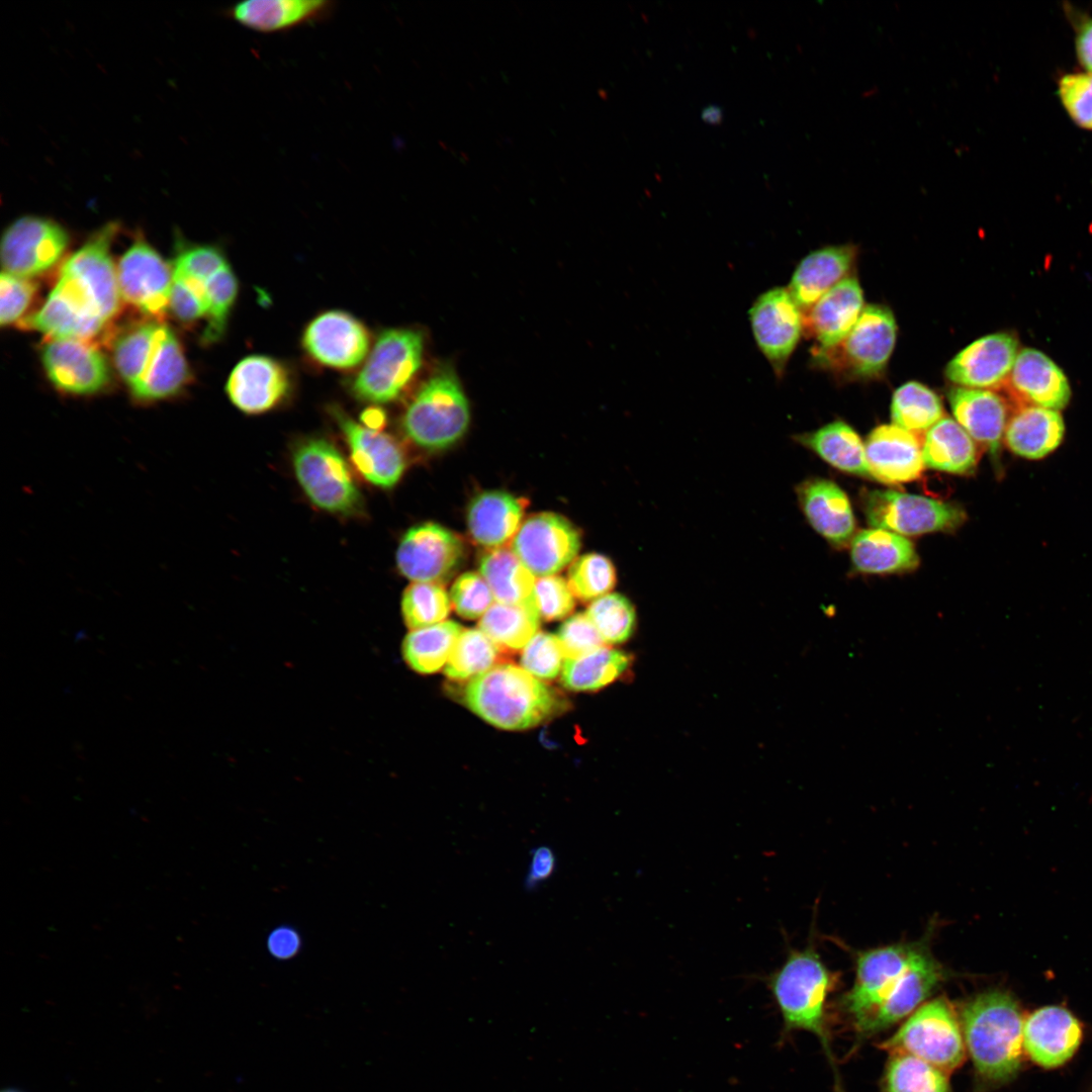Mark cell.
Here are the masks:
<instances>
[{
	"mask_svg": "<svg viewBox=\"0 0 1092 1092\" xmlns=\"http://www.w3.org/2000/svg\"><path fill=\"white\" fill-rule=\"evenodd\" d=\"M68 244V232L54 219L35 215L18 217L2 236L4 272L31 279L55 266Z\"/></svg>",
	"mask_w": 1092,
	"mask_h": 1092,
	"instance_id": "5bb4252c",
	"label": "cell"
},
{
	"mask_svg": "<svg viewBox=\"0 0 1092 1092\" xmlns=\"http://www.w3.org/2000/svg\"><path fill=\"white\" fill-rule=\"evenodd\" d=\"M462 631L454 621L411 630L401 645L405 663L422 674L440 670L447 663Z\"/></svg>",
	"mask_w": 1092,
	"mask_h": 1092,
	"instance_id": "f35d334b",
	"label": "cell"
},
{
	"mask_svg": "<svg viewBox=\"0 0 1092 1092\" xmlns=\"http://www.w3.org/2000/svg\"><path fill=\"white\" fill-rule=\"evenodd\" d=\"M585 614L607 644L625 642L631 637L636 626V612L632 603L617 593H610L592 602Z\"/></svg>",
	"mask_w": 1092,
	"mask_h": 1092,
	"instance_id": "bcb514c9",
	"label": "cell"
},
{
	"mask_svg": "<svg viewBox=\"0 0 1092 1092\" xmlns=\"http://www.w3.org/2000/svg\"><path fill=\"white\" fill-rule=\"evenodd\" d=\"M450 596L441 583L412 582L401 598V614L406 627L416 630L441 623L451 610Z\"/></svg>",
	"mask_w": 1092,
	"mask_h": 1092,
	"instance_id": "ee69618b",
	"label": "cell"
},
{
	"mask_svg": "<svg viewBox=\"0 0 1092 1092\" xmlns=\"http://www.w3.org/2000/svg\"><path fill=\"white\" fill-rule=\"evenodd\" d=\"M535 599L540 618L544 621L563 619L575 606V599L567 580L559 575L538 577L535 582Z\"/></svg>",
	"mask_w": 1092,
	"mask_h": 1092,
	"instance_id": "f5cc1de1",
	"label": "cell"
},
{
	"mask_svg": "<svg viewBox=\"0 0 1092 1092\" xmlns=\"http://www.w3.org/2000/svg\"><path fill=\"white\" fill-rule=\"evenodd\" d=\"M295 476L309 500L317 508L350 515L361 506L360 491L339 450L325 439L301 442L293 451Z\"/></svg>",
	"mask_w": 1092,
	"mask_h": 1092,
	"instance_id": "30bf717a",
	"label": "cell"
},
{
	"mask_svg": "<svg viewBox=\"0 0 1092 1092\" xmlns=\"http://www.w3.org/2000/svg\"><path fill=\"white\" fill-rule=\"evenodd\" d=\"M863 512L873 528L902 536L947 532L966 520L958 505L896 490H872L863 495Z\"/></svg>",
	"mask_w": 1092,
	"mask_h": 1092,
	"instance_id": "8fae6325",
	"label": "cell"
},
{
	"mask_svg": "<svg viewBox=\"0 0 1092 1092\" xmlns=\"http://www.w3.org/2000/svg\"><path fill=\"white\" fill-rule=\"evenodd\" d=\"M526 504L524 498L504 490L477 493L466 511L470 538L486 550L506 546L523 523Z\"/></svg>",
	"mask_w": 1092,
	"mask_h": 1092,
	"instance_id": "f546056e",
	"label": "cell"
},
{
	"mask_svg": "<svg viewBox=\"0 0 1092 1092\" xmlns=\"http://www.w3.org/2000/svg\"><path fill=\"white\" fill-rule=\"evenodd\" d=\"M1 1092H22V1091H20V1090H18L16 1088H6V1089L2 1090Z\"/></svg>",
	"mask_w": 1092,
	"mask_h": 1092,
	"instance_id": "be15d7a7",
	"label": "cell"
},
{
	"mask_svg": "<svg viewBox=\"0 0 1092 1092\" xmlns=\"http://www.w3.org/2000/svg\"><path fill=\"white\" fill-rule=\"evenodd\" d=\"M795 439L838 470L871 477L864 443L848 424L832 422Z\"/></svg>",
	"mask_w": 1092,
	"mask_h": 1092,
	"instance_id": "d590c367",
	"label": "cell"
},
{
	"mask_svg": "<svg viewBox=\"0 0 1092 1092\" xmlns=\"http://www.w3.org/2000/svg\"><path fill=\"white\" fill-rule=\"evenodd\" d=\"M469 422V403L457 376L451 369L442 368L417 391L401 425L414 444L438 451L456 444Z\"/></svg>",
	"mask_w": 1092,
	"mask_h": 1092,
	"instance_id": "8992f818",
	"label": "cell"
},
{
	"mask_svg": "<svg viewBox=\"0 0 1092 1092\" xmlns=\"http://www.w3.org/2000/svg\"><path fill=\"white\" fill-rule=\"evenodd\" d=\"M864 446L870 475L880 482L913 481L925 468L922 439L893 424L875 428Z\"/></svg>",
	"mask_w": 1092,
	"mask_h": 1092,
	"instance_id": "484cf974",
	"label": "cell"
},
{
	"mask_svg": "<svg viewBox=\"0 0 1092 1092\" xmlns=\"http://www.w3.org/2000/svg\"><path fill=\"white\" fill-rule=\"evenodd\" d=\"M961 1026L979 1080L989 1086L1014 1079L1022 1063L1023 1018L1017 1001L1002 990H988L969 999Z\"/></svg>",
	"mask_w": 1092,
	"mask_h": 1092,
	"instance_id": "6da1fadb",
	"label": "cell"
},
{
	"mask_svg": "<svg viewBox=\"0 0 1092 1092\" xmlns=\"http://www.w3.org/2000/svg\"><path fill=\"white\" fill-rule=\"evenodd\" d=\"M880 1046L891 1054L912 1055L946 1073L959 1068L966 1055L961 1022L943 998L917 1008Z\"/></svg>",
	"mask_w": 1092,
	"mask_h": 1092,
	"instance_id": "9c48e42d",
	"label": "cell"
},
{
	"mask_svg": "<svg viewBox=\"0 0 1092 1092\" xmlns=\"http://www.w3.org/2000/svg\"><path fill=\"white\" fill-rule=\"evenodd\" d=\"M116 270L121 298L160 320L169 307L173 268L139 237L120 258Z\"/></svg>",
	"mask_w": 1092,
	"mask_h": 1092,
	"instance_id": "2e32d148",
	"label": "cell"
},
{
	"mask_svg": "<svg viewBox=\"0 0 1092 1092\" xmlns=\"http://www.w3.org/2000/svg\"><path fill=\"white\" fill-rule=\"evenodd\" d=\"M943 978L940 965L921 948L882 1003L856 1027L858 1034L872 1035L911 1015Z\"/></svg>",
	"mask_w": 1092,
	"mask_h": 1092,
	"instance_id": "603a6c76",
	"label": "cell"
},
{
	"mask_svg": "<svg viewBox=\"0 0 1092 1092\" xmlns=\"http://www.w3.org/2000/svg\"><path fill=\"white\" fill-rule=\"evenodd\" d=\"M850 557L854 568L868 574L901 573L919 564L910 540L880 528L856 533L850 542Z\"/></svg>",
	"mask_w": 1092,
	"mask_h": 1092,
	"instance_id": "d6a6232c",
	"label": "cell"
},
{
	"mask_svg": "<svg viewBox=\"0 0 1092 1092\" xmlns=\"http://www.w3.org/2000/svg\"><path fill=\"white\" fill-rule=\"evenodd\" d=\"M332 413L347 441L357 471L376 486L389 488L395 485L406 464L397 441L387 434L356 423L338 407L332 408Z\"/></svg>",
	"mask_w": 1092,
	"mask_h": 1092,
	"instance_id": "7402d4cb",
	"label": "cell"
},
{
	"mask_svg": "<svg viewBox=\"0 0 1092 1092\" xmlns=\"http://www.w3.org/2000/svg\"><path fill=\"white\" fill-rule=\"evenodd\" d=\"M332 5L326 0H249L233 5L228 14L251 30L272 33L322 18Z\"/></svg>",
	"mask_w": 1092,
	"mask_h": 1092,
	"instance_id": "1f68e13d",
	"label": "cell"
},
{
	"mask_svg": "<svg viewBox=\"0 0 1092 1092\" xmlns=\"http://www.w3.org/2000/svg\"><path fill=\"white\" fill-rule=\"evenodd\" d=\"M1082 1026L1068 1009L1050 1005L1034 1010L1023 1024V1046L1040 1067L1063 1066L1078 1050Z\"/></svg>",
	"mask_w": 1092,
	"mask_h": 1092,
	"instance_id": "d4e9b609",
	"label": "cell"
},
{
	"mask_svg": "<svg viewBox=\"0 0 1092 1092\" xmlns=\"http://www.w3.org/2000/svg\"><path fill=\"white\" fill-rule=\"evenodd\" d=\"M360 420L365 428L380 431L386 424V415L380 407L374 405L363 411Z\"/></svg>",
	"mask_w": 1092,
	"mask_h": 1092,
	"instance_id": "94428289",
	"label": "cell"
},
{
	"mask_svg": "<svg viewBox=\"0 0 1092 1092\" xmlns=\"http://www.w3.org/2000/svg\"><path fill=\"white\" fill-rule=\"evenodd\" d=\"M851 244L828 246L807 255L793 273L788 290L802 311L847 278L856 260Z\"/></svg>",
	"mask_w": 1092,
	"mask_h": 1092,
	"instance_id": "4dcf8cb0",
	"label": "cell"
},
{
	"mask_svg": "<svg viewBox=\"0 0 1092 1092\" xmlns=\"http://www.w3.org/2000/svg\"><path fill=\"white\" fill-rule=\"evenodd\" d=\"M885 1092H950L946 1072L909 1054H892L884 1077Z\"/></svg>",
	"mask_w": 1092,
	"mask_h": 1092,
	"instance_id": "b9f144b4",
	"label": "cell"
},
{
	"mask_svg": "<svg viewBox=\"0 0 1092 1092\" xmlns=\"http://www.w3.org/2000/svg\"><path fill=\"white\" fill-rule=\"evenodd\" d=\"M41 362L51 382L67 393L94 394L110 379L108 363L91 341L49 339Z\"/></svg>",
	"mask_w": 1092,
	"mask_h": 1092,
	"instance_id": "d6986e66",
	"label": "cell"
},
{
	"mask_svg": "<svg viewBox=\"0 0 1092 1092\" xmlns=\"http://www.w3.org/2000/svg\"><path fill=\"white\" fill-rule=\"evenodd\" d=\"M703 118L709 122H714L720 119V110L717 107H710L703 112Z\"/></svg>",
	"mask_w": 1092,
	"mask_h": 1092,
	"instance_id": "6125c7cd",
	"label": "cell"
},
{
	"mask_svg": "<svg viewBox=\"0 0 1092 1092\" xmlns=\"http://www.w3.org/2000/svg\"><path fill=\"white\" fill-rule=\"evenodd\" d=\"M35 292L36 285L30 279L3 271L0 277V324L8 326L20 322Z\"/></svg>",
	"mask_w": 1092,
	"mask_h": 1092,
	"instance_id": "9f6ffc18",
	"label": "cell"
},
{
	"mask_svg": "<svg viewBox=\"0 0 1092 1092\" xmlns=\"http://www.w3.org/2000/svg\"><path fill=\"white\" fill-rule=\"evenodd\" d=\"M556 858L551 848L540 846L533 850L526 884L533 888L549 879L555 870Z\"/></svg>",
	"mask_w": 1092,
	"mask_h": 1092,
	"instance_id": "680465c9",
	"label": "cell"
},
{
	"mask_svg": "<svg viewBox=\"0 0 1092 1092\" xmlns=\"http://www.w3.org/2000/svg\"><path fill=\"white\" fill-rule=\"evenodd\" d=\"M449 596L455 612L469 620L481 618L495 601L486 580L479 572L474 571L459 575L454 580Z\"/></svg>",
	"mask_w": 1092,
	"mask_h": 1092,
	"instance_id": "681fc988",
	"label": "cell"
},
{
	"mask_svg": "<svg viewBox=\"0 0 1092 1092\" xmlns=\"http://www.w3.org/2000/svg\"><path fill=\"white\" fill-rule=\"evenodd\" d=\"M1065 424L1059 411L1019 406L1009 418L1004 442L1014 454L1037 460L1055 451L1063 441Z\"/></svg>",
	"mask_w": 1092,
	"mask_h": 1092,
	"instance_id": "836d02e7",
	"label": "cell"
},
{
	"mask_svg": "<svg viewBox=\"0 0 1092 1092\" xmlns=\"http://www.w3.org/2000/svg\"><path fill=\"white\" fill-rule=\"evenodd\" d=\"M617 571L612 560L601 553H587L573 560L567 583L575 599L594 602L615 587Z\"/></svg>",
	"mask_w": 1092,
	"mask_h": 1092,
	"instance_id": "f6af8a7d",
	"label": "cell"
},
{
	"mask_svg": "<svg viewBox=\"0 0 1092 1092\" xmlns=\"http://www.w3.org/2000/svg\"><path fill=\"white\" fill-rule=\"evenodd\" d=\"M922 946L897 943L862 951L843 1006L858 1027L882 1003Z\"/></svg>",
	"mask_w": 1092,
	"mask_h": 1092,
	"instance_id": "9a60e30c",
	"label": "cell"
},
{
	"mask_svg": "<svg viewBox=\"0 0 1092 1092\" xmlns=\"http://www.w3.org/2000/svg\"><path fill=\"white\" fill-rule=\"evenodd\" d=\"M1004 388L1019 406L1060 411L1071 398V386L1064 371L1048 355L1033 348L1019 350Z\"/></svg>",
	"mask_w": 1092,
	"mask_h": 1092,
	"instance_id": "cb8c5ba5",
	"label": "cell"
},
{
	"mask_svg": "<svg viewBox=\"0 0 1092 1092\" xmlns=\"http://www.w3.org/2000/svg\"><path fill=\"white\" fill-rule=\"evenodd\" d=\"M1063 11L1074 32L1077 61L1086 72L1092 73V15L1069 2L1063 4Z\"/></svg>",
	"mask_w": 1092,
	"mask_h": 1092,
	"instance_id": "6f0895ef",
	"label": "cell"
},
{
	"mask_svg": "<svg viewBox=\"0 0 1092 1092\" xmlns=\"http://www.w3.org/2000/svg\"><path fill=\"white\" fill-rule=\"evenodd\" d=\"M565 657L554 634L537 632L524 647L521 665L529 673L541 679H553L562 670Z\"/></svg>",
	"mask_w": 1092,
	"mask_h": 1092,
	"instance_id": "f907efd6",
	"label": "cell"
},
{
	"mask_svg": "<svg viewBox=\"0 0 1092 1092\" xmlns=\"http://www.w3.org/2000/svg\"><path fill=\"white\" fill-rule=\"evenodd\" d=\"M630 662L625 652L602 646L580 657L565 659L560 681L571 691H597L620 677Z\"/></svg>",
	"mask_w": 1092,
	"mask_h": 1092,
	"instance_id": "ab89813d",
	"label": "cell"
},
{
	"mask_svg": "<svg viewBox=\"0 0 1092 1092\" xmlns=\"http://www.w3.org/2000/svg\"><path fill=\"white\" fill-rule=\"evenodd\" d=\"M301 345L316 364L350 370L366 358L370 334L352 314L343 310H329L309 322L303 331Z\"/></svg>",
	"mask_w": 1092,
	"mask_h": 1092,
	"instance_id": "ac0fdd59",
	"label": "cell"
},
{
	"mask_svg": "<svg viewBox=\"0 0 1092 1092\" xmlns=\"http://www.w3.org/2000/svg\"><path fill=\"white\" fill-rule=\"evenodd\" d=\"M292 375L281 361L263 355L242 359L232 370L226 393L246 414H262L280 404L292 389Z\"/></svg>",
	"mask_w": 1092,
	"mask_h": 1092,
	"instance_id": "44dd1931",
	"label": "cell"
},
{
	"mask_svg": "<svg viewBox=\"0 0 1092 1092\" xmlns=\"http://www.w3.org/2000/svg\"><path fill=\"white\" fill-rule=\"evenodd\" d=\"M118 226L108 222L92 235L64 263L55 285L76 307L106 323L120 309L117 270L110 254Z\"/></svg>",
	"mask_w": 1092,
	"mask_h": 1092,
	"instance_id": "5b68a950",
	"label": "cell"
},
{
	"mask_svg": "<svg viewBox=\"0 0 1092 1092\" xmlns=\"http://www.w3.org/2000/svg\"><path fill=\"white\" fill-rule=\"evenodd\" d=\"M478 568L495 602L520 605L536 601L535 576L511 547L486 550L480 556Z\"/></svg>",
	"mask_w": 1092,
	"mask_h": 1092,
	"instance_id": "8d00e7d4",
	"label": "cell"
},
{
	"mask_svg": "<svg viewBox=\"0 0 1092 1092\" xmlns=\"http://www.w3.org/2000/svg\"><path fill=\"white\" fill-rule=\"evenodd\" d=\"M169 307L184 323L206 316L208 310L206 281L173 272Z\"/></svg>",
	"mask_w": 1092,
	"mask_h": 1092,
	"instance_id": "816d5d0a",
	"label": "cell"
},
{
	"mask_svg": "<svg viewBox=\"0 0 1092 1092\" xmlns=\"http://www.w3.org/2000/svg\"><path fill=\"white\" fill-rule=\"evenodd\" d=\"M925 467L951 474H970L979 460L977 443L956 420L942 418L922 437Z\"/></svg>",
	"mask_w": 1092,
	"mask_h": 1092,
	"instance_id": "e575fe53",
	"label": "cell"
},
{
	"mask_svg": "<svg viewBox=\"0 0 1092 1092\" xmlns=\"http://www.w3.org/2000/svg\"><path fill=\"white\" fill-rule=\"evenodd\" d=\"M113 360L132 396L143 402L176 395L190 376L179 340L161 320L122 333L114 342Z\"/></svg>",
	"mask_w": 1092,
	"mask_h": 1092,
	"instance_id": "3957f363",
	"label": "cell"
},
{
	"mask_svg": "<svg viewBox=\"0 0 1092 1092\" xmlns=\"http://www.w3.org/2000/svg\"><path fill=\"white\" fill-rule=\"evenodd\" d=\"M890 411L893 425L921 439L931 427L945 417L942 402L936 392L918 381H908L895 390Z\"/></svg>",
	"mask_w": 1092,
	"mask_h": 1092,
	"instance_id": "60d3db41",
	"label": "cell"
},
{
	"mask_svg": "<svg viewBox=\"0 0 1092 1092\" xmlns=\"http://www.w3.org/2000/svg\"><path fill=\"white\" fill-rule=\"evenodd\" d=\"M947 399L954 420L991 454L999 451L1009 420V404L995 390L952 387Z\"/></svg>",
	"mask_w": 1092,
	"mask_h": 1092,
	"instance_id": "f1b7e54d",
	"label": "cell"
},
{
	"mask_svg": "<svg viewBox=\"0 0 1092 1092\" xmlns=\"http://www.w3.org/2000/svg\"><path fill=\"white\" fill-rule=\"evenodd\" d=\"M423 351L424 339L419 331L404 328L383 331L352 380L353 394L372 403L395 400L418 373Z\"/></svg>",
	"mask_w": 1092,
	"mask_h": 1092,
	"instance_id": "ba28073f",
	"label": "cell"
},
{
	"mask_svg": "<svg viewBox=\"0 0 1092 1092\" xmlns=\"http://www.w3.org/2000/svg\"><path fill=\"white\" fill-rule=\"evenodd\" d=\"M463 701L497 728L523 730L549 719L560 706L556 693L523 667L502 663L471 678Z\"/></svg>",
	"mask_w": 1092,
	"mask_h": 1092,
	"instance_id": "277c9868",
	"label": "cell"
},
{
	"mask_svg": "<svg viewBox=\"0 0 1092 1092\" xmlns=\"http://www.w3.org/2000/svg\"><path fill=\"white\" fill-rule=\"evenodd\" d=\"M297 939L291 934V932L283 930L274 933L271 938V947L275 954L284 957L292 953L296 949Z\"/></svg>",
	"mask_w": 1092,
	"mask_h": 1092,
	"instance_id": "91938a15",
	"label": "cell"
},
{
	"mask_svg": "<svg viewBox=\"0 0 1092 1092\" xmlns=\"http://www.w3.org/2000/svg\"><path fill=\"white\" fill-rule=\"evenodd\" d=\"M1057 94L1070 119L1092 131V73L1072 72L1059 77Z\"/></svg>",
	"mask_w": 1092,
	"mask_h": 1092,
	"instance_id": "c3c4849f",
	"label": "cell"
},
{
	"mask_svg": "<svg viewBox=\"0 0 1092 1092\" xmlns=\"http://www.w3.org/2000/svg\"><path fill=\"white\" fill-rule=\"evenodd\" d=\"M897 340L890 308L867 305L847 336L833 347L813 350L815 364L841 380H870L885 371Z\"/></svg>",
	"mask_w": 1092,
	"mask_h": 1092,
	"instance_id": "52a82bcc",
	"label": "cell"
},
{
	"mask_svg": "<svg viewBox=\"0 0 1092 1092\" xmlns=\"http://www.w3.org/2000/svg\"><path fill=\"white\" fill-rule=\"evenodd\" d=\"M540 619L536 601L520 605L495 602L480 618L478 627L499 649L517 651L524 649L538 632Z\"/></svg>",
	"mask_w": 1092,
	"mask_h": 1092,
	"instance_id": "74e56055",
	"label": "cell"
},
{
	"mask_svg": "<svg viewBox=\"0 0 1092 1092\" xmlns=\"http://www.w3.org/2000/svg\"><path fill=\"white\" fill-rule=\"evenodd\" d=\"M834 981L833 974L811 944L803 949L790 948L784 963L764 978L782 1018L781 1039L795 1031L815 1035L833 1069L835 1085L839 1086L826 1019V1001Z\"/></svg>",
	"mask_w": 1092,
	"mask_h": 1092,
	"instance_id": "7a4b0ae2",
	"label": "cell"
},
{
	"mask_svg": "<svg viewBox=\"0 0 1092 1092\" xmlns=\"http://www.w3.org/2000/svg\"><path fill=\"white\" fill-rule=\"evenodd\" d=\"M177 255L173 272L207 281L217 271L229 265L223 253L214 246L184 247Z\"/></svg>",
	"mask_w": 1092,
	"mask_h": 1092,
	"instance_id": "11a10c76",
	"label": "cell"
},
{
	"mask_svg": "<svg viewBox=\"0 0 1092 1092\" xmlns=\"http://www.w3.org/2000/svg\"><path fill=\"white\" fill-rule=\"evenodd\" d=\"M206 290L208 310L202 342L210 345L223 337L238 294V280L230 265L206 281Z\"/></svg>",
	"mask_w": 1092,
	"mask_h": 1092,
	"instance_id": "7dc6e473",
	"label": "cell"
},
{
	"mask_svg": "<svg viewBox=\"0 0 1092 1092\" xmlns=\"http://www.w3.org/2000/svg\"><path fill=\"white\" fill-rule=\"evenodd\" d=\"M578 529L565 517L541 512L523 521L511 548L534 576L556 575L576 558Z\"/></svg>",
	"mask_w": 1092,
	"mask_h": 1092,
	"instance_id": "7c38bea8",
	"label": "cell"
},
{
	"mask_svg": "<svg viewBox=\"0 0 1092 1092\" xmlns=\"http://www.w3.org/2000/svg\"><path fill=\"white\" fill-rule=\"evenodd\" d=\"M749 317L760 351L782 374L804 331L802 309L788 288L775 287L754 301Z\"/></svg>",
	"mask_w": 1092,
	"mask_h": 1092,
	"instance_id": "e0dca14e",
	"label": "cell"
},
{
	"mask_svg": "<svg viewBox=\"0 0 1092 1092\" xmlns=\"http://www.w3.org/2000/svg\"><path fill=\"white\" fill-rule=\"evenodd\" d=\"M557 637L565 659L580 657L605 644L585 613H578L567 618L560 626Z\"/></svg>",
	"mask_w": 1092,
	"mask_h": 1092,
	"instance_id": "db71d44e",
	"label": "cell"
},
{
	"mask_svg": "<svg viewBox=\"0 0 1092 1092\" xmlns=\"http://www.w3.org/2000/svg\"><path fill=\"white\" fill-rule=\"evenodd\" d=\"M862 288L854 276L843 279L804 311V330L813 350L835 346L852 330L864 309Z\"/></svg>",
	"mask_w": 1092,
	"mask_h": 1092,
	"instance_id": "4316f807",
	"label": "cell"
},
{
	"mask_svg": "<svg viewBox=\"0 0 1092 1092\" xmlns=\"http://www.w3.org/2000/svg\"><path fill=\"white\" fill-rule=\"evenodd\" d=\"M1018 352L1013 334L986 335L961 350L947 363L944 374L959 387L995 390L1004 387Z\"/></svg>",
	"mask_w": 1092,
	"mask_h": 1092,
	"instance_id": "ffe728a7",
	"label": "cell"
},
{
	"mask_svg": "<svg viewBox=\"0 0 1092 1092\" xmlns=\"http://www.w3.org/2000/svg\"><path fill=\"white\" fill-rule=\"evenodd\" d=\"M801 510L827 542L842 547L855 535V519L846 493L833 481L810 478L797 487Z\"/></svg>",
	"mask_w": 1092,
	"mask_h": 1092,
	"instance_id": "83f0119b",
	"label": "cell"
},
{
	"mask_svg": "<svg viewBox=\"0 0 1092 1092\" xmlns=\"http://www.w3.org/2000/svg\"><path fill=\"white\" fill-rule=\"evenodd\" d=\"M499 653L500 649L480 629L464 630L446 663L444 673L450 679H471L493 667Z\"/></svg>",
	"mask_w": 1092,
	"mask_h": 1092,
	"instance_id": "7bdbcfd3",
	"label": "cell"
},
{
	"mask_svg": "<svg viewBox=\"0 0 1092 1092\" xmlns=\"http://www.w3.org/2000/svg\"><path fill=\"white\" fill-rule=\"evenodd\" d=\"M465 558L461 538L432 522L410 528L396 550L399 572L413 582L443 583L457 572Z\"/></svg>",
	"mask_w": 1092,
	"mask_h": 1092,
	"instance_id": "4fadbf2b",
	"label": "cell"
}]
</instances>
